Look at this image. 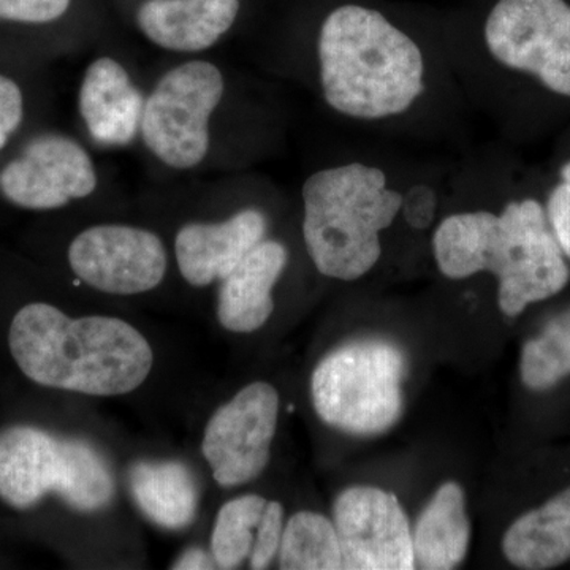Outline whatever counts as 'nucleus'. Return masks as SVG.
<instances>
[{
  "mask_svg": "<svg viewBox=\"0 0 570 570\" xmlns=\"http://www.w3.org/2000/svg\"><path fill=\"white\" fill-rule=\"evenodd\" d=\"M284 570L343 569L335 523L316 512H298L284 527L279 547Z\"/></svg>",
  "mask_w": 570,
  "mask_h": 570,
  "instance_id": "obj_20",
  "label": "nucleus"
},
{
  "mask_svg": "<svg viewBox=\"0 0 570 570\" xmlns=\"http://www.w3.org/2000/svg\"><path fill=\"white\" fill-rule=\"evenodd\" d=\"M266 502L258 494H245L220 508L212 534V553L217 568L238 569L250 557Z\"/></svg>",
  "mask_w": 570,
  "mask_h": 570,
  "instance_id": "obj_22",
  "label": "nucleus"
},
{
  "mask_svg": "<svg viewBox=\"0 0 570 570\" xmlns=\"http://www.w3.org/2000/svg\"><path fill=\"white\" fill-rule=\"evenodd\" d=\"M521 381L542 392L570 374V307L551 318L521 351Z\"/></svg>",
  "mask_w": 570,
  "mask_h": 570,
  "instance_id": "obj_21",
  "label": "nucleus"
},
{
  "mask_svg": "<svg viewBox=\"0 0 570 570\" xmlns=\"http://www.w3.org/2000/svg\"><path fill=\"white\" fill-rule=\"evenodd\" d=\"M97 174L80 142L66 135L33 138L0 171V190L11 204L36 212L62 208L96 190Z\"/></svg>",
  "mask_w": 570,
  "mask_h": 570,
  "instance_id": "obj_12",
  "label": "nucleus"
},
{
  "mask_svg": "<svg viewBox=\"0 0 570 570\" xmlns=\"http://www.w3.org/2000/svg\"><path fill=\"white\" fill-rule=\"evenodd\" d=\"M502 551L519 569H553L570 560V487L519 517L502 538Z\"/></svg>",
  "mask_w": 570,
  "mask_h": 570,
  "instance_id": "obj_19",
  "label": "nucleus"
},
{
  "mask_svg": "<svg viewBox=\"0 0 570 570\" xmlns=\"http://www.w3.org/2000/svg\"><path fill=\"white\" fill-rule=\"evenodd\" d=\"M129 487L138 509L157 527L184 530L197 517L200 491L179 461H138L130 468Z\"/></svg>",
  "mask_w": 570,
  "mask_h": 570,
  "instance_id": "obj_18",
  "label": "nucleus"
},
{
  "mask_svg": "<svg viewBox=\"0 0 570 570\" xmlns=\"http://www.w3.org/2000/svg\"><path fill=\"white\" fill-rule=\"evenodd\" d=\"M560 181L569 183L570 184V160L569 163H566L562 165L560 170Z\"/></svg>",
  "mask_w": 570,
  "mask_h": 570,
  "instance_id": "obj_29",
  "label": "nucleus"
},
{
  "mask_svg": "<svg viewBox=\"0 0 570 570\" xmlns=\"http://www.w3.org/2000/svg\"><path fill=\"white\" fill-rule=\"evenodd\" d=\"M431 245L448 279L480 273L497 277L499 307L509 317L560 294L570 281L546 206L535 198L510 200L499 213L482 208L449 214L434 228Z\"/></svg>",
  "mask_w": 570,
  "mask_h": 570,
  "instance_id": "obj_2",
  "label": "nucleus"
},
{
  "mask_svg": "<svg viewBox=\"0 0 570 570\" xmlns=\"http://www.w3.org/2000/svg\"><path fill=\"white\" fill-rule=\"evenodd\" d=\"M483 55L570 100L568 0H498L482 29Z\"/></svg>",
  "mask_w": 570,
  "mask_h": 570,
  "instance_id": "obj_7",
  "label": "nucleus"
},
{
  "mask_svg": "<svg viewBox=\"0 0 570 570\" xmlns=\"http://www.w3.org/2000/svg\"><path fill=\"white\" fill-rule=\"evenodd\" d=\"M69 264L82 283L110 295L153 291L167 273L163 239L145 228L96 225L69 247Z\"/></svg>",
  "mask_w": 570,
  "mask_h": 570,
  "instance_id": "obj_11",
  "label": "nucleus"
},
{
  "mask_svg": "<svg viewBox=\"0 0 570 570\" xmlns=\"http://www.w3.org/2000/svg\"><path fill=\"white\" fill-rule=\"evenodd\" d=\"M9 346L26 377L43 387L89 396H121L153 370V348L129 322L70 318L58 307L32 303L13 317Z\"/></svg>",
  "mask_w": 570,
  "mask_h": 570,
  "instance_id": "obj_3",
  "label": "nucleus"
},
{
  "mask_svg": "<svg viewBox=\"0 0 570 570\" xmlns=\"http://www.w3.org/2000/svg\"><path fill=\"white\" fill-rule=\"evenodd\" d=\"M317 62L325 104L355 122L404 118L430 88L422 45L382 11L362 3H343L326 14Z\"/></svg>",
  "mask_w": 570,
  "mask_h": 570,
  "instance_id": "obj_1",
  "label": "nucleus"
},
{
  "mask_svg": "<svg viewBox=\"0 0 570 570\" xmlns=\"http://www.w3.org/2000/svg\"><path fill=\"white\" fill-rule=\"evenodd\" d=\"M288 250L276 239H264L224 277L217 318L232 333H254L275 311L273 288L283 276Z\"/></svg>",
  "mask_w": 570,
  "mask_h": 570,
  "instance_id": "obj_14",
  "label": "nucleus"
},
{
  "mask_svg": "<svg viewBox=\"0 0 570 570\" xmlns=\"http://www.w3.org/2000/svg\"><path fill=\"white\" fill-rule=\"evenodd\" d=\"M238 11L239 0H148L138 10L137 21L157 47L197 52L228 32Z\"/></svg>",
  "mask_w": 570,
  "mask_h": 570,
  "instance_id": "obj_16",
  "label": "nucleus"
},
{
  "mask_svg": "<svg viewBox=\"0 0 570 570\" xmlns=\"http://www.w3.org/2000/svg\"><path fill=\"white\" fill-rule=\"evenodd\" d=\"M546 214L551 234L570 261V184L560 181L547 198Z\"/></svg>",
  "mask_w": 570,
  "mask_h": 570,
  "instance_id": "obj_26",
  "label": "nucleus"
},
{
  "mask_svg": "<svg viewBox=\"0 0 570 570\" xmlns=\"http://www.w3.org/2000/svg\"><path fill=\"white\" fill-rule=\"evenodd\" d=\"M223 73L212 62L190 61L168 70L145 102V145L168 167L187 170L209 149V118L223 100Z\"/></svg>",
  "mask_w": 570,
  "mask_h": 570,
  "instance_id": "obj_8",
  "label": "nucleus"
},
{
  "mask_svg": "<svg viewBox=\"0 0 570 570\" xmlns=\"http://www.w3.org/2000/svg\"><path fill=\"white\" fill-rule=\"evenodd\" d=\"M407 360L387 340H355L330 352L311 377V396L326 425L377 436L403 415Z\"/></svg>",
  "mask_w": 570,
  "mask_h": 570,
  "instance_id": "obj_6",
  "label": "nucleus"
},
{
  "mask_svg": "<svg viewBox=\"0 0 570 570\" xmlns=\"http://www.w3.org/2000/svg\"><path fill=\"white\" fill-rule=\"evenodd\" d=\"M279 419V393L254 382L217 409L205 428L202 453L224 489L246 485L268 466Z\"/></svg>",
  "mask_w": 570,
  "mask_h": 570,
  "instance_id": "obj_9",
  "label": "nucleus"
},
{
  "mask_svg": "<svg viewBox=\"0 0 570 570\" xmlns=\"http://www.w3.org/2000/svg\"><path fill=\"white\" fill-rule=\"evenodd\" d=\"M268 232V217L246 208L216 224H187L175 239L176 261L184 279L194 287L223 281Z\"/></svg>",
  "mask_w": 570,
  "mask_h": 570,
  "instance_id": "obj_13",
  "label": "nucleus"
},
{
  "mask_svg": "<svg viewBox=\"0 0 570 570\" xmlns=\"http://www.w3.org/2000/svg\"><path fill=\"white\" fill-rule=\"evenodd\" d=\"M142 110V94L121 63L100 58L88 67L80 89V112L94 140L129 145L140 130Z\"/></svg>",
  "mask_w": 570,
  "mask_h": 570,
  "instance_id": "obj_15",
  "label": "nucleus"
},
{
  "mask_svg": "<svg viewBox=\"0 0 570 570\" xmlns=\"http://www.w3.org/2000/svg\"><path fill=\"white\" fill-rule=\"evenodd\" d=\"M217 568L214 558L206 554L202 549H189L184 551L181 557L178 558L171 566L176 570H205Z\"/></svg>",
  "mask_w": 570,
  "mask_h": 570,
  "instance_id": "obj_28",
  "label": "nucleus"
},
{
  "mask_svg": "<svg viewBox=\"0 0 570 570\" xmlns=\"http://www.w3.org/2000/svg\"><path fill=\"white\" fill-rule=\"evenodd\" d=\"M303 238L317 272L332 279H362L382 257V234L400 217L403 190L379 165L346 163L322 168L303 184Z\"/></svg>",
  "mask_w": 570,
  "mask_h": 570,
  "instance_id": "obj_4",
  "label": "nucleus"
},
{
  "mask_svg": "<svg viewBox=\"0 0 570 570\" xmlns=\"http://www.w3.org/2000/svg\"><path fill=\"white\" fill-rule=\"evenodd\" d=\"M415 568L450 570L466 560L471 523L466 497L456 482L439 487L412 530Z\"/></svg>",
  "mask_w": 570,
  "mask_h": 570,
  "instance_id": "obj_17",
  "label": "nucleus"
},
{
  "mask_svg": "<svg viewBox=\"0 0 570 570\" xmlns=\"http://www.w3.org/2000/svg\"><path fill=\"white\" fill-rule=\"evenodd\" d=\"M48 493L82 513L111 504L115 478L104 456L81 439L59 438L28 425L0 430V498L31 509Z\"/></svg>",
  "mask_w": 570,
  "mask_h": 570,
  "instance_id": "obj_5",
  "label": "nucleus"
},
{
  "mask_svg": "<svg viewBox=\"0 0 570 570\" xmlns=\"http://www.w3.org/2000/svg\"><path fill=\"white\" fill-rule=\"evenodd\" d=\"M284 531V508L277 501L266 502L264 515L255 531L253 551H250V569L269 568L279 553L281 539Z\"/></svg>",
  "mask_w": 570,
  "mask_h": 570,
  "instance_id": "obj_23",
  "label": "nucleus"
},
{
  "mask_svg": "<svg viewBox=\"0 0 570 570\" xmlns=\"http://www.w3.org/2000/svg\"><path fill=\"white\" fill-rule=\"evenodd\" d=\"M24 116V99L20 86L0 75V149L6 148L11 135L17 132Z\"/></svg>",
  "mask_w": 570,
  "mask_h": 570,
  "instance_id": "obj_27",
  "label": "nucleus"
},
{
  "mask_svg": "<svg viewBox=\"0 0 570 570\" xmlns=\"http://www.w3.org/2000/svg\"><path fill=\"white\" fill-rule=\"evenodd\" d=\"M69 6L70 0H0V18L41 24L61 18Z\"/></svg>",
  "mask_w": 570,
  "mask_h": 570,
  "instance_id": "obj_25",
  "label": "nucleus"
},
{
  "mask_svg": "<svg viewBox=\"0 0 570 570\" xmlns=\"http://www.w3.org/2000/svg\"><path fill=\"white\" fill-rule=\"evenodd\" d=\"M333 517L343 569H415L411 524L395 494L351 487L336 498Z\"/></svg>",
  "mask_w": 570,
  "mask_h": 570,
  "instance_id": "obj_10",
  "label": "nucleus"
},
{
  "mask_svg": "<svg viewBox=\"0 0 570 570\" xmlns=\"http://www.w3.org/2000/svg\"><path fill=\"white\" fill-rule=\"evenodd\" d=\"M439 193L433 183L415 181L403 190L400 217L415 232H426L436 223Z\"/></svg>",
  "mask_w": 570,
  "mask_h": 570,
  "instance_id": "obj_24",
  "label": "nucleus"
}]
</instances>
